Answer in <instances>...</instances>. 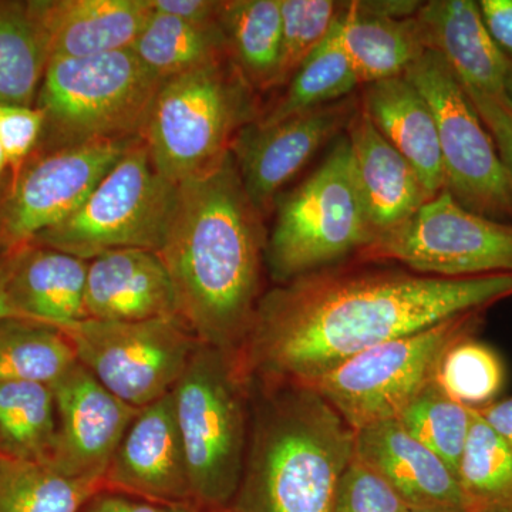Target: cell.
<instances>
[{
  "label": "cell",
  "mask_w": 512,
  "mask_h": 512,
  "mask_svg": "<svg viewBox=\"0 0 512 512\" xmlns=\"http://www.w3.org/2000/svg\"><path fill=\"white\" fill-rule=\"evenodd\" d=\"M131 50L161 82L229 57L220 20L194 23L156 12Z\"/></svg>",
  "instance_id": "4316f807"
},
{
  "label": "cell",
  "mask_w": 512,
  "mask_h": 512,
  "mask_svg": "<svg viewBox=\"0 0 512 512\" xmlns=\"http://www.w3.org/2000/svg\"><path fill=\"white\" fill-rule=\"evenodd\" d=\"M375 238L343 136L319 168L276 201L265 264L276 285H282L339 264Z\"/></svg>",
  "instance_id": "52a82bcc"
},
{
  "label": "cell",
  "mask_w": 512,
  "mask_h": 512,
  "mask_svg": "<svg viewBox=\"0 0 512 512\" xmlns=\"http://www.w3.org/2000/svg\"><path fill=\"white\" fill-rule=\"evenodd\" d=\"M133 140L35 151L0 194V258L73 214Z\"/></svg>",
  "instance_id": "4fadbf2b"
},
{
  "label": "cell",
  "mask_w": 512,
  "mask_h": 512,
  "mask_svg": "<svg viewBox=\"0 0 512 512\" xmlns=\"http://www.w3.org/2000/svg\"><path fill=\"white\" fill-rule=\"evenodd\" d=\"M18 251L12 252V254L5 256L0 261V320L16 318L9 301L8 282L10 274H12L13 265H15L16 252Z\"/></svg>",
  "instance_id": "ee69618b"
},
{
  "label": "cell",
  "mask_w": 512,
  "mask_h": 512,
  "mask_svg": "<svg viewBox=\"0 0 512 512\" xmlns=\"http://www.w3.org/2000/svg\"><path fill=\"white\" fill-rule=\"evenodd\" d=\"M103 480L63 476L49 464L0 457V512H82Z\"/></svg>",
  "instance_id": "4dcf8cb0"
},
{
  "label": "cell",
  "mask_w": 512,
  "mask_h": 512,
  "mask_svg": "<svg viewBox=\"0 0 512 512\" xmlns=\"http://www.w3.org/2000/svg\"><path fill=\"white\" fill-rule=\"evenodd\" d=\"M485 311L463 313L413 335L390 340L350 357L306 383L352 430L397 420L436 382L441 356L456 340L477 335Z\"/></svg>",
  "instance_id": "9c48e42d"
},
{
  "label": "cell",
  "mask_w": 512,
  "mask_h": 512,
  "mask_svg": "<svg viewBox=\"0 0 512 512\" xmlns=\"http://www.w3.org/2000/svg\"><path fill=\"white\" fill-rule=\"evenodd\" d=\"M221 512H237L232 507L225 508V510H221Z\"/></svg>",
  "instance_id": "7dc6e473"
},
{
  "label": "cell",
  "mask_w": 512,
  "mask_h": 512,
  "mask_svg": "<svg viewBox=\"0 0 512 512\" xmlns=\"http://www.w3.org/2000/svg\"><path fill=\"white\" fill-rule=\"evenodd\" d=\"M268 234L234 157L178 185L157 255L173 285L177 318L204 345L238 357L261 299Z\"/></svg>",
  "instance_id": "7a4b0ae2"
},
{
  "label": "cell",
  "mask_w": 512,
  "mask_h": 512,
  "mask_svg": "<svg viewBox=\"0 0 512 512\" xmlns=\"http://www.w3.org/2000/svg\"><path fill=\"white\" fill-rule=\"evenodd\" d=\"M340 39L360 84L402 77L426 53L416 19L369 15L355 2L340 13Z\"/></svg>",
  "instance_id": "cb8c5ba5"
},
{
  "label": "cell",
  "mask_w": 512,
  "mask_h": 512,
  "mask_svg": "<svg viewBox=\"0 0 512 512\" xmlns=\"http://www.w3.org/2000/svg\"><path fill=\"white\" fill-rule=\"evenodd\" d=\"M363 109L419 174L431 198L446 190L439 133L429 103L406 77L366 86Z\"/></svg>",
  "instance_id": "603a6c76"
},
{
  "label": "cell",
  "mask_w": 512,
  "mask_h": 512,
  "mask_svg": "<svg viewBox=\"0 0 512 512\" xmlns=\"http://www.w3.org/2000/svg\"><path fill=\"white\" fill-rule=\"evenodd\" d=\"M49 62L37 0H0V103L35 106Z\"/></svg>",
  "instance_id": "d4e9b609"
},
{
  "label": "cell",
  "mask_w": 512,
  "mask_h": 512,
  "mask_svg": "<svg viewBox=\"0 0 512 512\" xmlns=\"http://www.w3.org/2000/svg\"><path fill=\"white\" fill-rule=\"evenodd\" d=\"M0 261H2V259H0Z\"/></svg>",
  "instance_id": "681fc988"
},
{
  "label": "cell",
  "mask_w": 512,
  "mask_h": 512,
  "mask_svg": "<svg viewBox=\"0 0 512 512\" xmlns=\"http://www.w3.org/2000/svg\"><path fill=\"white\" fill-rule=\"evenodd\" d=\"M161 84L131 49L53 57L35 103L45 114L36 151L140 137Z\"/></svg>",
  "instance_id": "8992f818"
},
{
  "label": "cell",
  "mask_w": 512,
  "mask_h": 512,
  "mask_svg": "<svg viewBox=\"0 0 512 512\" xmlns=\"http://www.w3.org/2000/svg\"><path fill=\"white\" fill-rule=\"evenodd\" d=\"M403 76L433 111L446 190L468 211L512 224L510 177L456 74L439 53L426 50Z\"/></svg>",
  "instance_id": "8fae6325"
},
{
  "label": "cell",
  "mask_w": 512,
  "mask_h": 512,
  "mask_svg": "<svg viewBox=\"0 0 512 512\" xmlns=\"http://www.w3.org/2000/svg\"><path fill=\"white\" fill-rule=\"evenodd\" d=\"M339 18L340 15L326 39L293 74L281 99L264 116L258 117L256 124L272 126L352 96L360 83L343 49Z\"/></svg>",
  "instance_id": "83f0119b"
},
{
  "label": "cell",
  "mask_w": 512,
  "mask_h": 512,
  "mask_svg": "<svg viewBox=\"0 0 512 512\" xmlns=\"http://www.w3.org/2000/svg\"><path fill=\"white\" fill-rule=\"evenodd\" d=\"M173 396L194 503L225 510L244 473L251 383L237 356L200 343Z\"/></svg>",
  "instance_id": "5b68a950"
},
{
  "label": "cell",
  "mask_w": 512,
  "mask_h": 512,
  "mask_svg": "<svg viewBox=\"0 0 512 512\" xmlns=\"http://www.w3.org/2000/svg\"><path fill=\"white\" fill-rule=\"evenodd\" d=\"M256 120L255 89L227 57L165 80L141 137L158 171L180 185L218 170Z\"/></svg>",
  "instance_id": "277c9868"
},
{
  "label": "cell",
  "mask_w": 512,
  "mask_h": 512,
  "mask_svg": "<svg viewBox=\"0 0 512 512\" xmlns=\"http://www.w3.org/2000/svg\"><path fill=\"white\" fill-rule=\"evenodd\" d=\"M63 329L77 362L136 409L173 392L201 343L177 316L138 322L87 318Z\"/></svg>",
  "instance_id": "7c38bea8"
},
{
  "label": "cell",
  "mask_w": 512,
  "mask_h": 512,
  "mask_svg": "<svg viewBox=\"0 0 512 512\" xmlns=\"http://www.w3.org/2000/svg\"><path fill=\"white\" fill-rule=\"evenodd\" d=\"M82 512H221L198 504H161L140 500L130 495L101 491Z\"/></svg>",
  "instance_id": "f35d334b"
},
{
  "label": "cell",
  "mask_w": 512,
  "mask_h": 512,
  "mask_svg": "<svg viewBox=\"0 0 512 512\" xmlns=\"http://www.w3.org/2000/svg\"><path fill=\"white\" fill-rule=\"evenodd\" d=\"M56 439L49 466L70 478L103 480L138 410L110 393L79 362L52 384Z\"/></svg>",
  "instance_id": "9a60e30c"
},
{
  "label": "cell",
  "mask_w": 512,
  "mask_h": 512,
  "mask_svg": "<svg viewBox=\"0 0 512 512\" xmlns=\"http://www.w3.org/2000/svg\"><path fill=\"white\" fill-rule=\"evenodd\" d=\"M356 8L369 15L387 19L414 18L417 10L423 3L413 0H369V2H355Z\"/></svg>",
  "instance_id": "b9f144b4"
},
{
  "label": "cell",
  "mask_w": 512,
  "mask_h": 512,
  "mask_svg": "<svg viewBox=\"0 0 512 512\" xmlns=\"http://www.w3.org/2000/svg\"><path fill=\"white\" fill-rule=\"evenodd\" d=\"M466 512H512V447L474 410L457 468Z\"/></svg>",
  "instance_id": "1f68e13d"
},
{
  "label": "cell",
  "mask_w": 512,
  "mask_h": 512,
  "mask_svg": "<svg viewBox=\"0 0 512 512\" xmlns=\"http://www.w3.org/2000/svg\"><path fill=\"white\" fill-rule=\"evenodd\" d=\"M505 377L507 370L497 350L471 335L448 346L441 356L436 383L458 403L480 410L497 402Z\"/></svg>",
  "instance_id": "d6a6232c"
},
{
  "label": "cell",
  "mask_w": 512,
  "mask_h": 512,
  "mask_svg": "<svg viewBox=\"0 0 512 512\" xmlns=\"http://www.w3.org/2000/svg\"><path fill=\"white\" fill-rule=\"evenodd\" d=\"M404 512H426V511H417V510H410V508H406Z\"/></svg>",
  "instance_id": "c3c4849f"
},
{
  "label": "cell",
  "mask_w": 512,
  "mask_h": 512,
  "mask_svg": "<svg viewBox=\"0 0 512 512\" xmlns=\"http://www.w3.org/2000/svg\"><path fill=\"white\" fill-rule=\"evenodd\" d=\"M251 383V426L237 512H333L355 430L315 389Z\"/></svg>",
  "instance_id": "3957f363"
},
{
  "label": "cell",
  "mask_w": 512,
  "mask_h": 512,
  "mask_svg": "<svg viewBox=\"0 0 512 512\" xmlns=\"http://www.w3.org/2000/svg\"><path fill=\"white\" fill-rule=\"evenodd\" d=\"M151 10L194 23L218 22L221 2L215 0H150Z\"/></svg>",
  "instance_id": "60d3db41"
},
{
  "label": "cell",
  "mask_w": 512,
  "mask_h": 512,
  "mask_svg": "<svg viewBox=\"0 0 512 512\" xmlns=\"http://www.w3.org/2000/svg\"><path fill=\"white\" fill-rule=\"evenodd\" d=\"M76 363L72 340L63 328L25 318L0 320V382L52 386Z\"/></svg>",
  "instance_id": "f1b7e54d"
},
{
  "label": "cell",
  "mask_w": 512,
  "mask_h": 512,
  "mask_svg": "<svg viewBox=\"0 0 512 512\" xmlns=\"http://www.w3.org/2000/svg\"><path fill=\"white\" fill-rule=\"evenodd\" d=\"M473 419L474 410L448 396L436 382L397 417L404 430L439 456L456 476Z\"/></svg>",
  "instance_id": "836d02e7"
},
{
  "label": "cell",
  "mask_w": 512,
  "mask_h": 512,
  "mask_svg": "<svg viewBox=\"0 0 512 512\" xmlns=\"http://www.w3.org/2000/svg\"><path fill=\"white\" fill-rule=\"evenodd\" d=\"M478 8L491 39L512 62V0H480Z\"/></svg>",
  "instance_id": "ab89813d"
},
{
  "label": "cell",
  "mask_w": 512,
  "mask_h": 512,
  "mask_svg": "<svg viewBox=\"0 0 512 512\" xmlns=\"http://www.w3.org/2000/svg\"><path fill=\"white\" fill-rule=\"evenodd\" d=\"M228 55L255 90L274 89L282 46L281 0H224Z\"/></svg>",
  "instance_id": "484cf974"
},
{
  "label": "cell",
  "mask_w": 512,
  "mask_h": 512,
  "mask_svg": "<svg viewBox=\"0 0 512 512\" xmlns=\"http://www.w3.org/2000/svg\"><path fill=\"white\" fill-rule=\"evenodd\" d=\"M53 57L131 49L150 19V0H37Z\"/></svg>",
  "instance_id": "44dd1931"
},
{
  "label": "cell",
  "mask_w": 512,
  "mask_h": 512,
  "mask_svg": "<svg viewBox=\"0 0 512 512\" xmlns=\"http://www.w3.org/2000/svg\"><path fill=\"white\" fill-rule=\"evenodd\" d=\"M89 261L29 244L16 252L8 282L16 318L67 328L87 319L84 308Z\"/></svg>",
  "instance_id": "7402d4cb"
},
{
  "label": "cell",
  "mask_w": 512,
  "mask_h": 512,
  "mask_svg": "<svg viewBox=\"0 0 512 512\" xmlns=\"http://www.w3.org/2000/svg\"><path fill=\"white\" fill-rule=\"evenodd\" d=\"M55 439L52 386L0 382V457L49 464Z\"/></svg>",
  "instance_id": "f546056e"
},
{
  "label": "cell",
  "mask_w": 512,
  "mask_h": 512,
  "mask_svg": "<svg viewBox=\"0 0 512 512\" xmlns=\"http://www.w3.org/2000/svg\"><path fill=\"white\" fill-rule=\"evenodd\" d=\"M10 181V170L8 158H6L5 150L0 144V194L8 188Z\"/></svg>",
  "instance_id": "f6af8a7d"
},
{
  "label": "cell",
  "mask_w": 512,
  "mask_h": 512,
  "mask_svg": "<svg viewBox=\"0 0 512 512\" xmlns=\"http://www.w3.org/2000/svg\"><path fill=\"white\" fill-rule=\"evenodd\" d=\"M355 458L410 510L466 512L456 474L397 420L355 431Z\"/></svg>",
  "instance_id": "e0dca14e"
},
{
  "label": "cell",
  "mask_w": 512,
  "mask_h": 512,
  "mask_svg": "<svg viewBox=\"0 0 512 512\" xmlns=\"http://www.w3.org/2000/svg\"><path fill=\"white\" fill-rule=\"evenodd\" d=\"M355 256L440 278L512 274V224L468 211L443 190Z\"/></svg>",
  "instance_id": "30bf717a"
},
{
  "label": "cell",
  "mask_w": 512,
  "mask_h": 512,
  "mask_svg": "<svg viewBox=\"0 0 512 512\" xmlns=\"http://www.w3.org/2000/svg\"><path fill=\"white\" fill-rule=\"evenodd\" d=\"M427 50L439 53L467 89L504 100L512 62L498 49L473 0H433L416 15Z\"/></svg>",
  "instance_id": "ac0fdd59"
},
{
  "label": "cell",
  "mask_w": 512,
  "mask_h": 512,
  "mask_svg": "<svg viewBox=\"0 0 512 512\" xmlns=\"http://www.w3.org/2000/svg\"><path fill=\"white\" fill-rule=\"evenodd\" d=\"M342 10L332 0H281L282 46L274 87L289 83L329 35Z\"/></svg>",
  "instance_id": "e575fe53"
},
{
  "label": "cell",
  "mask_w": 512,
  "mask_h": 512,
  "mask_svg": "<svg viewBox=\"0 0 512 512\" xmlns=\"http://www.w3.org/2000/svg\"><path fill=\"white\" fill-rule=\"evenodd\" d=\"M178 185L158 171L143 137L134 138L66 220L30 244L96 258L114 249L158 252L173 217Z\"/></svg>",
  "instance_id": "ba28073f"
},
{
  "label": "cell",
  "mask_w": 512,
  "mask_h": 512,
  "mask_svg": "<svg viewBox=\"0 0 512 512\" xmlns=\"http://www.w3.org/2000/svg\"><path fill=\"white\" fill-rule=\"evenodd\" d=\"M504 101L510 106L512 110V70L510 76H508L507 83H505L504 89Z\"/></svg>",
  "instance_id": "bcb514c9"
},
{
  "label": "cell",
  "mask_w": 512,
  "mask_h": 512,
  "mask_svg": "<svg viewBox=\"0 0 512 512\" xmlns=\"http://www.w3.org/2000/svg\"><path fill=\"white\" fill-rule=\"evenodd\" d=\"M104 488L151 503H194L173 392L138 410L111 457Z\"/></svg>",
  "instance_id": "2e32d148"
},
{
  "label": "cell",
  "mask_w": 512,
  "mask_h": 512,
  "mask_svg": "<svg viewBox=\"0 0 512 512\" xmlns=\"http://www.w3.org/2000/svg\"><path fill=\"white\" fill-rule=\"evenodd\" d=\"M345 131L360 194L376 237L402 224L433 200L413 165L382 136L362 104Z\"/></svg>",
  "instance_id": "ffe728a7"
},
{
  "label": "cell",
  "mask_w": 512,
  "mask_h": 512,
  "mask_svg": "<svg viewBox=\"0 0 512 512\" xmlns=\"http://www.w3.org/2000/svg\"><path fill=\"white\" fill-rule=\"evenodd\" d=\"M359 106L360 101L349 96L272 126L254 121L239 131L231 154L248 197L262 215L274 208L282 188L319 148L346 130Z\"/></svg>",
  "instance_id": "5bb4252c"
},
{
  "label": "cell",
  "mask_w": 512,
  "mask_h": 512,
  "mask_svg": "<svg viewBox=\"0 0 512 512\" xmlns=\"http://www.w3.org/2000/svg\"><path fill=\"white\" fill-rule=\"evenodd\" d=\"M476 412L512 447V397L498 399Z\"/></svg>",
  "instance_id": "7bdbcfd3"
},
{
  "label": "cell",
  "mask_w": 512,
  "mask_h": 512,
  "mask_svg": "<svg viewBox=\"0 0 512 512\" xmlns=\"http://www.w3.org/2000/svg\"><path fill=\"white\" fill-rule=\"evenodd\" d=\"M463 86V84H461ZM493 138L512 185V110L504 100L463 87Z\"/></svg>",
  "instance_id": "74e56055"
},
{
  "label": "cell",
  "mask_w": 512,
  "mask_h": 512,
  "mask_svg": "<svg viewBox=\"0 0 512 512\" xmlns=\"http://www.w3.org/2000/svg\"><path fill=\"white\" fill-rule=\"evenodd\" d=\"M84 308L87 318L138 322L177 316L170 276L157 252L114 249L90 259Z\"/></svg>",
  "instance_id": "d6986e66"
},
{
  "label": "cell",
  "mask_w": 512,
  "mask_h": 512,
  "mask_svg": "<svg viewBox=\"0 0 512 512\" xmlns=\"http://www.w3.org/2000/svg\"><path fill=\"white\" fill-rule=\"evenodd\" d=\"M510 296L512 274L330 266L262 293L239 367L249 382L306 384L375 346Z\"/></svg>",
  "instance_id": "6da1fadb"
},
{
  "label": "cell",
  "mask_w": 512,
  "mask_h": 512,
  "mask_svg": "<svg viewBox=\"0 0 512 512\" xmlns=\"http://www.w3.org/2000/svg\"><path fill=\"white\" fill-rule=\"evenodd\" d=\"M45 130V114L36 106L0 103V144L8 158L10 180L35 153Z\"/></svg>",
  "instance_id": "8d00e7d4"
},
{
  "label": "cell",
  "mask_w": 512,
  "mask_h": 512,
  "mask_svg": "<svg viewBox=\"0 0 512 512\" xmlns=\"http://www.w3.org/2000/svg\"><path fill=\"white\" fill-rule=\"evenodd\" d=\"M406 505L355 456L340 480L333 512H404Z\"/></svg>",
  "instance_id": "d590c367"
}]
</instances>
